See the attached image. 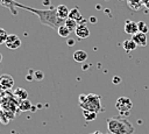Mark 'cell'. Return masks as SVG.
<instances>
[{
    "mask_svg": "<svg viewBox=\"0 0 149 134\" xmlns=\"http://www.w3.org/2000/svg\"><path fill=\"white\" fill-rule=\"evenodd\" d=\"M56 12H57V15H58L61 19H63V20L68 19V17H69V14H70V9H69L68 6H65V5H58V6L56 7Z\"/></svg>",
    "mask_w": 149,
    "mask_h": 134,
    "instance_id": "8fae6325",
    "label": "cell"
},
{
    "mask_svg": "<svg viewBox=\"0 0 149 134\" xmlns=\"http://www.w3.org/2000/svg\"><path fill=\"white\" fill-rule=\"evenodd\" d=\"M30 107H31V103H30V100H28V99H26V100H21V101L19 103V110L22 111V112H24V111H29Z\"/></svg>",
    "mask_w": 149,
    "mask_h": 134,
    "instance_id": "e0dca14e",
    "label": "cell"
},
{
    "mask_svg": "<svg viewBox=\"0 0 149 134\" xmlns=\"http://www.w3.org/2000/svg\"><path fill=\"white\" fill-rule=\"evenodd\" d=\"M66 43H68V45L72 47V45H74V40H73V38H70V37H68V41H66Z\"/></svg>",
    "mask_w": 149,
    "mask_h": 134,
    "instance_id": "d4e9b609",
    "label": "cell"
},
{
    "mask_svg": "<svg viewBox=\"0 0 149 134\" xmlns=\"http://www.w3.org/2000/svg\"><path fill=\"white\" fill-rule=\"evenodd\" d=\"M64 24L72 31H74L76 30V28H77V26H78V22L77 21H74V20H72V19H70V17H68V19H65V22H64Z\"/></svg>",
    "mask_w": 149,
    "mask_h": 134,
    "instance_id": "d6986e66",
    "label": "cell"
},
{
    "mask_svg": "<svg viewBox=\"0 0 149 134\" xmlns=\"http://www.w3.org/2000/svg\"><path fill=\"white\" fill-rule=\"evenodd\" d=\"M112 82H113V84H119L121 82V78L119 76H114L113 79H112Z\"/></svg>",
    "mask_w": 149,
    "mask_h": 134,
    "instance_id": "cb8c5ba5",
    "label": "cell"
},
{
    "mask_svg": "<svg viewBox=\"0 0 149 134\" xmlns=\"http://www.w3.org/2000/svg\"><path fill=\"white\" fill-rule=\"evenodd\" d=\"M15 7L16 8H22L24 10H28V12H31L34 13L35 15H37L40 22L44 26H49L50 28L57 30L59 26L64 24L65 20L61 19L58 15H57V12H56V8H47V9H38V8H34V7H29V6H26V5H22V3H19L15 1Z\"/></svg>",
    "mask_w": 149,
    "mask_h": 134,
    "instance_id": "6da1fadb",
    "label": "cell"
},
{
    "mask_svg": "<svg viewBox=\"0 0 149 134\" xmlns=\"http://www.w3.org/2000/svg\"><path fill=\"white\" fill-rule=\"evenodd\" d=\"M0 62H2V55H1V52H0Z\"/></svg>",
    "mask_w": 149,
    "mask_h": 134,
    "instance_id": "f546056e",
    "label": "cell"
},
{
    "mask_svg": "<svg viewBox=\"0 0 149 134\" xmlns=\"http://www.w3.org/2000/svg\"><path fill=\"white\" fill-rule=\"evenodd\" d=\"M132 40L136 43V45L137 47H146L147 45V42H148V40H147V34H143V33H136L135 35H133L132 36Z\"/></svg>",
    "mask_w": 149,
    "mask_h": 134,
    "instance_id": "9c48e42d",
    "label": "cell"
},
{
    "mask_svg": "<svg viewBox=\"0 0 149 134\" xmlns=\"http://www.w3.org/2000/svg\"><path fill=\"white\" fill-rule=\"evenodd\" d=\"M73 59L77 63H84L87 59V54L84 50H76L73 52Z\"/></svg>",
    "mask_w": 149,
    "mask_h": 134,
    "instance_id": "4fadbf2b",
    "label": "cell"
},
{
    "mask_svg": "<svg viewBox=\"0 0 149 134\" xmlns=\"http://www.w3.org/2000/svg\"><path fill=\"white\" fill-rule=\"evenodd\" d=\"M132 107H133V103L128 97H120L115 103V108L120 112L122 117H128Z\"/></svg>",
    "mask_w": 149,
    "mask_h": 134,
    "instance_id": "277c9868",
    "label": "cell"
},
{
    "mask_svg": "<svg viewBox=\"0 0 149 134\" xmlns=\"http://www.w3.org/2000/svg\"><path fill=\"white\" fill-rule=\"evenodd\" d=\"M83 115L85 118L86 121H93L97 119V113L95 112H92V111H86V110H83Z\"/></svg>",
    "mask_w": 149,
    "mask_h": 134,
    "instance_id": "ac0fdd59",
    "label": "cell"
},
{
    "mask_svg": "<svg viewBox=\"0 0 149 134\" xmlns=\"http://www.w3.org/2000/svg\"><path fill=\"white\" fill-rule=\"evenodd\" d=\"M21 43H22L21 42V38L17 35H15V34H8V37H7L6 42H5V45L8 49L14 50V49L20 48L21 47Z\"/></svg>",
    "mask_w": 149,
    "mask_h": 134,
    "instance_id": "5b68a950",
    "label": "cell"
},
{
    "mask_svg": "<svg viewBox=\"0 0 149 134\" xmlns=\"http://www.w3.org/2000/svg\"><path fill=\"white\" fill-rule=\"evenodd\" d=\"M74 33H76V35H77L78 38H81V40H83V38L88 37V36H90V29H88V27L86 26V22L78 23V26H77Z\"/></svg>",
    "mask_w": 149,
    "mask_h": 134,
    "instance_id": "8992f818",
    "label": "cell"
},
{
    "mask_svg": "<svg viewBox=\"0 0 149 134\" xmlns=\"http://www.w3.org/2000/svg\"><path fill=\"white\" fill-rule=\"evenodd\" d=\"M7 37H8L7 31H6L3 28H0V44L5 43V42H6V40H7Z\"/></svg>",
    "mask_w": 149,
    "mask_h": 134,
    "instance_id": "7402d4cb",
    "label": "cell"
},
{
    "mask_svg": "<svg viewBox=\"0 0 149 134\" xmlns=\"http://www.w3.org/2000/svg\"><path fill=\"white\" fill-rule=\"evenodd\" d=\"M90 21H91L92 23H95L98 20H97V17H94V16H91V17H90Z\"/></svg>",
    "mask_w": 149,
    "mask_h": 134,
    "instance_id": "484cf974",
    "label": "cell"
},
{
    "mask_svg": "<svg viewBox=\"0 0 149 134\" xmlns=\"http://www.w3.org/2000/svg\"><path fill=\"white\" fill-rule=\"evenodd\" d=\"M126 34L128 35H135L136 33H139V28H137V22H134L132 20H126L125 22V27H123Z\"/></svg>",
    "mask_w": 149,
    "mask_h": 134,
    "instance_id": "52a82bcc",
    "label": "cell"
},
{
    "mask_svg": "<svg viewBox=\"0 0 149 134\" xmlns=\"http://www.w3.org/2000/svg\"><path fill=\"white\" fill-rule=\"evenodd\" d=\"M122 47H123V49H125L127 52H130V51L135 50L137 45H136V43L130 38V40H125V41L122 42Z\"/></svg>",
    "mask_w": 149,
    "mask_h": 134,
    "instance_id": "9a60e30c",
    "label": "cell"
},
{
    "mask_svg": "<svg viewBox=\"0 0 149 134\" xmlns=\"http://www.w3.org/2000/svg\"><path fill=\"white\" fill-rule=\"evenodd\" d=\"M14 97L17 99V100H26L27 98H28V92H27V90L26 89H23V87H17L15 91H14Z\"/></svg>",
    "mask_w": 149,
    "mask_h": 134,
    "instance_id": "5bb4252c",
    "label": "cell"
},
{
    "mask_svg": "<svg viewBox=\"0 0 149 134\" xmlns=\"http://www.w3.org/2000/svg\"><path fill=\"white\" fill-rule=\"evenodd\" d=\"M56 31H57V34H58L61 37H65V38H68V37L70 36V33H71V30H70L65 24L59 26Z\"/></svg>",
    "mask_w": 149,
    "mask_h": 134,
    "instance_id": "2e32d148",
    "label": "cell"
},
{
    "mask_svg": "<svg viewBox=\"0 0 149 134\" xmlns=\"http://www.w3.org/2000/svg\"><path fill=\"white\" fill-rule=\"evenodd\" d=\"M79 105L83 110L92 111V112H102V105H101V97L95 93H88V94H80L79 96Z\"/></svg>",
    "mask_w": 149,
    "mask_h": 134,
    "instance_id": "3957f363",
    "label": "cell"
},
{
    "mask_svg": "<svg viewBox=\"0 0 149 134\" xmlns=\"http://www.w3.org/2000/svg\"><path fill=\"white\" fill-rule=\"evenodd\" d=\"M108 132L113 134H133L135 128L125 117H111L106 120Z\"/></svg>",
    "mask_w": 149,
    "mask_h": 134,
    "instance_id": "7a4b0ae2",
    "label": "cell"
},
{
    "mask_svg": "<svg viewBox=\"0 0 149 134\" xmlns=\"http://www.w3.org/2000/svg\"><path fill=\"white\" fill-rule=\"evenodd\" d=\"M137 28H139V31L143 33V34H147L149 31V28H148V26L144 21H139L137 22Z\"/></svg>",
    "mask_w": 149,
    "mask_h": 134,
    "instance_id": "ffe728a7",
    "label": "cell"
},
{
    "mask_svg": "<svg viewBox=\"0 0 149 134\" xmlns=\"http://www.w3.org/2000/svg\"><path fill=\"white\" fill-rule=\"evenodd\" d=\"M91 134H102L100 131H95V132H93V133H91Z\"/></svg>",
    "mask_w": 149,
    "mask_h": 134,
    "instance_id": "f1b7e54d",
    "label": "cell"
},
{
    "mask_svg": "<svg viewBox=\"0 0 149 134\" xmlns=\"http://www.w3.org/2000/svg\"><path fill=\"white\" fill-rule=\"evenodd\" d=\"M43 5H45V6H50V0H43Z\"/></svg>",
    "mask_w": 149,
    "mask_h": 134,
    "instance_id": "4316f807",
    "label": "cell"
},
{
    "mask_svg": "<svg viewBox=\"0 0 149 134\" xmlns=\"http://www.w3.org/2000/svg\"><path fill=\"white\" fill-rule=\"evenodd\" d=\"M0 5L8 8L10 10V13L13 15H16L17 14V10H16V7H15V1L14 0H0Z\"/></svg>",
    "mask_w": 149,
    "mask_h": 134,
    "instance_id": "7c38bea8",
    "label": "cell"
},
{
    "mask_svg": "<svg viewBox=\"0 0 149 134\" xmlns=\"http://www.w3.org/2000/svg\"><path fill=\"white\" fill-rule=\"evenodd\" d=\"M143 2H144V3L147 5V7L149 8V0H143Z\"/></svg>",
    "mask_w": 149,
    "mask_h": 134,
    "instance_id": "83f0119b",
    "label": "cell"
},
{
    "mask_svg": "<svg viewBox=\"0 0 149 134\" xmlns=\"http://www.w3.org/2000/svg\"><path fill=\"white\" fill-rule=\"evenodd\" d=\"M0 85H1L2 89H6V90L12 89L13 85H14V79H13V77L9 76V75H7V73L1 75V76H0Z\"/></svg>",
    "mask_w": 149,
    "mask_h": 134,
    "instance_id": "ba28073f",
    "label": "cell"
},
{
    "mask_svg": "<svg viewBox=\"0 0 149 134\" xmlns=\"http://www.w3.org/2000/svg\"><path fill=\"white\" fill-rule=\"evenodd\" d=\"M69 17H70V19H72V20H74V21H77L78 23L86 22V20L83 17V15H81V13H80V10H79V8H78V7H74V8L70 9Z\"/></svg>",
    "mask_w": 149,
    "mask_h": 134,
    "instance_id": "30bf717a",
    "label": "cell"
},
{
    "mask_svg": "<svg viewBox=\"0 0 149 134\" xmlns=\"http://www.w3.org/2000/svg\"><path fill=\"white\" fill-rule=\"evenodd\" d=\"M43 77H44V73H43L42 71H35V72H34V78H35L36 80H42Z\"/></svg>",
    "mask_w": 149,
    "mask_h": 134,
    "instance_id": "603a6c76",
    "label": "cell"
},
{
    "mask_svg": "<svg viewBox=\"0 0 149 134\" xmlns=\"http://www.w3.org/2000/svg\"><path fill=\"white\" fill-rule=\"evenodd\" d=\"M127 1H128L129 7L133 9H139L140 6L142 5V0H127Z\"/></svg>",
    "mask_w": 149,
    "mask_h": 134,
    "instance_id": "44dd1931",
    "label": "cell"
}]
</instances>
